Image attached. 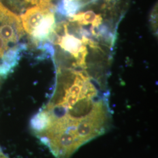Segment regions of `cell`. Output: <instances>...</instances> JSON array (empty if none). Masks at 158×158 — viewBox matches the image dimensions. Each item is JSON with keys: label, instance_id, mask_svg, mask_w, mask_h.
Returning a JSON list of instances; mask_svg holds the SVG:
<instances>
[{"label": "cell", "instance_id": "cell-1", "mask_svg": "<svg viewBox=\"0 0 158 158\" xmlns=\"http://www.w3.org/2000/svg\"><path fill=\"white\" fill-rule=\"evenodd\" d=\"M80 73L58 76L53 95L34 115L30 128L56 158H70L111 126L108 93Z\"/></svg>", "mask_w": 158, "mask_h": 158}, {"label": "cell", "instance_id": "cell-2", "mask_svg": "<svg viewBox=\"0 0 158 158\" xmlns=\"http://www.w3.org/2000/svg\"><path fill=\"white\" fill-rule=\"evenodd\" d=\"M21 18L0 2V76H6L17 64L25 46Z\"/></svg>", "mask_w": 158, "mask_h": 158}, {"label": "cell", "instance_id": "cell-3", "mask_svg": "<svg viewBox=\"0 0 158 158\" xmlns=\"http://www.w3.org/2000/svg\"><path fill=\"white\" fill-rule=\"evenodd\" d=\"M24 31L35 44L51 37L56 26L53 6H36L29 8L21 17Z\"/></svg>", "mask_w": 158, "mask_h": 158}, {"label": "cell", "instance_id": "cell-4", "mask_svg": "<svg viewBox=\"0 0 158 158\" xmlns=\"http://www.w3.org/2000/svg\"><path fill=\"white\" fill-rule=\"evenodd\" d=\"M52 36H55L54 43L59 46L63 53L73 60V66L83 69L86 68V57L89 53L87 46L95 44L94 42L84 35L81 39L70 33L66 22L56 26Z\"/></svg>", "mask_w": 158, "mask_h": 158}, {"label": "cell", "instance_id": "cell-5", "mask_svg": "<svg viewBox=\"0 0 158 158\" xmlns=\"http://www.w3.org/2000/svg\"><path fill=\"white\" fill-rule=\"evenodd\" d=\"M70 21L76 23L79 25H91V30L94 35H96V28H98L103 21V19L100 14H96L92 10L85 12H80L77 14H74L70 17Z\"/></svg>", "mask_w": 158, "mask_h": 158}, {"label": "cell", "instance_id": "cell-6", "mask_svg": "<svg viewBox=\"0 0 158 158\" xmlns=\"http://www.w3.org/2000/svg\"><path fill=\"white\" fill-rule=\"evenodd\" d=\"M22 1L24 2L31 5L42 6V5L50 4L52 0H22Z\"/></svg>", "mask_w": 158, "mask_h": 158}, {"label": "cell", "instance_id": "cell-7", "mask_svg": "<svg viewBox=\"0 0 158 158\" xmlns=\"http://www.w3.org/2000/svg\"><path fill=\"white\" fill-rule=\"evenodd\" d=\"M0 158H10V157H8L6 155L4 154V153L2 152L0 155Z\"/></svg>", "mask_w": 158, "mask_h": 158}]
</instances>
